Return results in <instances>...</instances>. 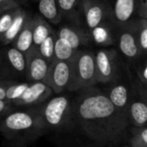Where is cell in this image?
Wrapping results in <instances>:
<instances>
[{
	"instance_id": "cell-22",
	"label": "cell",
	"mask_w": 147,
	"mask_h": 147,
	"mask_svg": "<svg viewBox=\"0 0 147 147\" xmlns=\"http://www.w3.org/2000/svg\"><path fill=\"white\" fill-rule=\"evenodd\" d=\"M55 37L53 34H51L45 41L37 48L38 51L42 55L43 58H45L49 63H51L55 59Z\"/></svg>"
},
{
	"instance_id": "cell-7",
	"label": "cell",
	"mask_w": 147,
	"mask_h": 147,
	"mask_svg": "<svg viewBox=\"0 0 147 147\" xmlns=\"http://www.w3.org/2000/svg\"><path fill=\"white\" fill-rule=\"evenodd\" d=\"M52 94V89L44 82H30L24 94L13 105L15 107H36L49 100Z\"/></svg>"
},
{
	"instance_id": "cell-11",
	"label": "cell",
	"mask_w": 147,
	"mask_h": 147,
	"mask_svg": "<svg viewBox=\"0 0 147 147\" xmlns=\"http://www.w3.org/2000/svg\"><path fill=\"white\" fill-rule=\"evenodd\" d=\"M129 121L136 127L140 128L147 124V106L144 100H131L128 109Z\"/></svg>"
},
{
	"instance_id": "cell-16",
	"label": "cell",
	"mask_w": 147,
	"mask_h": 147,
	"mask_svg": "<svg viewBox=\"0 0 147 147\" xmlns=\"http://www.w3.org/2000/svg\"><path fill=\"white\" fill-rule=\"evenodd\" d=\"M24 24H25V15L20 11H18L11 27L3 37L1 43L4 45H7L14 42L18 36V35L20 34V32L22 31V30L24 29V27L25 26Z\"/></svg>"
},
{
	"instance_id": "cell-4",
	"label": "cell",
	"mask_w": 147,
	"mask_h": 147,
	"mask_svg": "<svg viewBox=\"0 0 147 147\" xmlns=\"http://www.w3.org/2000/svg\"><path fill=\"white\" fill-rule=\"evenodd\" d=\"M73 79L70 91H82L98 83L95 55L78 50L72 60Z\"/></svg>"
},
{
	"instance_id": "cell-8",
	"label": "cell",
	"mask_w": 147,
	"mask_h": 147,
	"mask_svg": "<svg viewBox=\"0 0 147 147\" xmlns=\"http://www.w3.org/2000/svg\"><path fill=\"white\" fill-rule=\"evenodd\" d=\"M27 55V73L28 82H44L50 67V64L42 56L37 48L33 47Z\"/></svg>"
},
{
	"instance_id": "cell-13",
	"label": "cell",
	"mask_w": 147,
	"mask_h": 147,
	"mask_svg": "<svg viewBox=\"0 0 147 147\" xmlns=\"http://www.w3.org/2000/svg\"><path fill=\"white\" fill-rule=\"evenodd\" d=\"M135 11V0H114L113 12L119 23L127 22Z\"/></svg>"
},
{
	"instance_id": "cell-34",
	"label": "cell",
	"mask_w": 147,
	"mask_h": 147,
	"mask_svg": "<svg viewBox=\"0 0 147 147\" xmlns=\"http://www.w3.org/2000/svg\"><path fill=\"white\" fill-rule=\"evenodd\" d=\"M144 101H145V103H146V106H147V100H144Z\"/></svg>"
},
{
	"instance_id": "cell-6",
	"label": "cell",
	"mask_w": 147,
	"mask_h": 147,
	"mask_svg": "<svg viewBox=\"0 0 147 147\" xmlns=\"http://www.w3.org/2000/svg\"><path fill=\"white\" fill-rule=\"evenodd\" d=\"M98 83H111L117 80L118 57L115 50L101 49L95 55Z\"/></svg>"
},
{
	"instance_id": "cell-3",
	"label": "cell",
	"mask_w": 147,
	"mask_h": 147,
	"mask_svg": "<svg viewBox=\"0 0 147 147\" xmlns=\"http://www.w3.org/2000/svg\"><path fill=\"white\" fill-rule=\"evenodd\" d=\"M40 114L47 131L63 129L72 119L73 103L66 95H60L39 105Z\"/></svg>"
},
{
	"instance_id": "cell-19",
	"label": "cell",
	"mask_w": 147,
	"mask_h": 147,
	"mask_svg": "<svg viewBox=\"0 0 147 147\" xmlns=\"http://www.w3.org/2000/svg\"><path fill=\"white\" fill-rule=\"evenodd\" d=\"M52 31L50 27L43 21L38 20L33 23V44L35 48H38L47 39Z\"/></svg>"
},
{
	"instance_id": "cell-25",
	"label": "cell",
	"mask_w": 147,
	"mask_h": 147,
	"mask_svg": "<svg viewBox=\"0 0 147 147\" xmlns=\"http://www.w3.org/2000/svg\"><path fill=\"white\" fill-rule=\"evenodd\" d=\"M13 76L4 55H0V81H11V77Z\"/></svg>"
},
{
	"instance_id": "cell-2",
	"label": "cell",
	"mask_w": 147,
	"mask_h": 147,
	"mask_svg": "<svg viewBox=\"0 0 147 147\" xmlns=\"http://www.w3.org/2000/svg\"><path fill=\"white\" fill-rule=\"evenodd\" d=\"M46 131L39 106L15 109L0 119V134L15 146L29 144Z\"/></svg>"
},
{
	"instance_id": "cell-12",
	"label": "cell",
	"mask_w": 147,
	"mask_h": 147,
	"mask_svg": "<svg viewBox=\"0 0 147 147\" xmlns=\"http://www.w3.org/2000/svg\"><path fill=\"white\" fill-rule=\"evenodd\" d=\"M119 46L121 53L129 59H136L142 53L137 37L129 31H125L120 35Z\"/></svg>"
},
{
	"instance_id": "cell-35",
	"label": "cell",
	"mask_w": 147,
	"mask_h": 147,
	"mask_svg": "<svg viewBox=\"0 0 147 147\" xmlns=\"http://www.w3.org/2000/svg\"><path fill=\"white\" fill-rule=\"evenodd\" d=\"M2 1H3V0H0V3H1V2H2Z\"/></svg>"
},
{
	"instance_id": "cell-29",
	"label": "cell",
	"mask_w": 147,
	"mask_h": 147,
	"mask_svg": "<svg viewBox=\"0 0 147 147\" xmlns=\"http://www.w3.org/2000/svg\"><path fill=\"white\" fill-rule=\"evenodd\" d=\"M60 9L63 11H70L76 5V0H57Z\"/></svg>"
},
{
	"instance_id": "cell-31",
	"label": "cell",
	"mask_w": 147,
	"mask_h": 147,
	"mask_svg": "<svg viewBox=\"0 0 147 147\" xmlns=\"http://www.w3.org/2000/svg\"><path fill=\"white\" fill-rule=\"evenodd\" d=\"M10 81H0V100H6V93H7V88Z\"/></svg>"
},
{
	"instance_id": "cell-9",
	"label": "cell",
	"mask_w": 147,
	"mask_h": 147,
	"mask_svg": "<svg viewBox=\"0 0 147 147\" xmlns=\"http://www.w3.org/2000/svg\"><path fill=\"white\" fill-rule=\"evenodd\" d=\"M106 94L114 107L119 111L128 116V109L131 101L127 86L122 83L113 84L109 88Z\"/></svg>"
},
{
	"instance_id": "cell-5",
	"label": "cell",
	"mask_w": 147,
	"mask_h": 147,
	"mask_svg": "<svg viewBox=\"0 0 147 147\" xmlns=\"http://www.w3.org/2000/svg\"><path fill=\"white\" fill-rule=\"evenodd\" d=\"M73 79L72 61L54 60L49 70L48 76L44 82L55 94H61L65 91H70Z\"/></svg>"
},
{
	"instance_id": "cell-18",
	"label": "cell",
	"mask_w": 147,
	"mask_h": 147,
	"mask_svg": "<svg viewBox=\"0 0 147 147\" xmlns=\"http://www.w3.org/2000/svg\"><path fill=\"white\" fill-rule=\"evenodd\" d=\"M104 16L103 8L98 5L94 4L90 5L86 11V22L89 29L94 30L99 27Z\"/></svg>"
},
{
	"instance_id": "cell-30",
	"label": "cell",
	"mask_w": 147,
	"mask_h": 147,
	"mask_svg": "<svg viewBox=\"0 0 147 147\" xmlns=\"http://www.w3.org/2000/svg\"><path fill=\"white\" fill-rule=\"evenodd\" d=\"M137 72L141 82L147 88V59L144 63L138 67Z\"/></svg>"
},
{
	"instance_id": "cell-14",
	"label": "cell",
	"mask_w": 147,
	"mask_h": 147,
	"mask_svg": "<svg viewBox=\"0 0 147 147\" xmlns=\"http://www.w3.org/2000/svg\"><path fill=\"white\" fill-rule=\"evenodd\" d=\"M15 48L27 55L34 47L33 44V23H27L17 39L14 41Z\"/></svg>"
},
{
	"instance_id": "cell-32",
	"label": "cell",
	"mask_w": 147,
	"mask_h": 147,
	"mask_svg": "<svg viewBox=\"0 0 147 147\" xmlns=\"http://www.w3.org/2000/svg\"><path fill=\"white\" fill-rule=\"evenodd\" d=\"M139 14L143 18H147V0H143L139 9Z\"/></svg>"
},
{
	"instance_id": "cell-1",
	"label": "cell",
	"mask_w": 147,
	"mask_h": 147,
	"mask_svg": "<svg viewBox=\"0 0 147 147\" xmlns=\"http://www.w3.org/2000/svg\"><path fill=\"white\" fill-rule=\"evenodd\" d=\"M82 91L73 103L72 119L91 140L102 145L119 143L126 135L128 116L114 107L106 92L94 87Z\"/></svg>"
},
{
	"instance_id": "cell-26",
	"label": "cell",
	"mask_w": 147,
	"mask_h": 147,
	"mask_svg": "<svg viewBox=\"0 0 147 147\" xmlns=\"http://www.w3.org/2000/svg\"><path fill=\"white\" fill-rule=\"evenodd\" d=\"M137 40L142 53L147 54V30L143 26H141V30Z\"/></svg>"
},
{
	"instance_id": "cell-17",
	"label": "cell",
	"mask_w": 147,
	"mask_h": 147,
	"mask_svg": "<svg viewBox=\"0 0 147 147\" xmlns=\"http://www.w3.org/2000/svg\"><path fill=\"white\" fill-rule=\"evenodd\" d=\"M58 37L67 41L75 50H78L84 41L83 36L80 32L69 27H62L59 31Z\"/></svg>"
},
{
	"instance_id": "cell-28",
	"label": "cell",
	"mask_w": 147,
	"mask_h": 147,
	"mask_svg": "<svg viewBox=\"0 0 147 147\" xmlns=\"http://www.w3.org/2000/svg\"><path fill=\"white\" fill-rule=\"evenodd\" d=\"M17 107H14L13 104L7 100H0V119H2L4 116L8 114L9 113L15 110Z\"/></svg>"
},
{
	"instance_id": "cell-15",
	"label": "cell",
	"mask_w": 147,
	"mask_h": 147,
	"mask_svg": "<svg viewBox=\"0 0 147 147\" xmlns=\"http://www.w3.org/2000/svg\"><path fill=\"white\" fill-rule=\"evenodd\" d=\"M71 45L65 40L57 37L55 43V59L58 61H71L75 57L76 52Z\"/></svg>"
},
{
	"instance_id": "cell-36",
	"label": "cell",
	"mask_w": 147,
	"mask_h": 147,
	"mask_svg": "<svg viewBox=\"0 0 147 147\" xmlns=\"http://www.w3.org/2000/svg\"><path fill=\"white\" fill-rule=\"evenodd\" d=\"M126 147H131V146H126Z\"/></svg>"
},
{
	"instance_id": "cell-33",
	"label": "cell",
	"mask_w": 147,
	"mask_h": 147,
	"mask_svg": "<svg viewBox=\"0 0 147 147\" xmlns=\"http://www.w3.org/2000/svg\"><path fill=\"white\" fill-rule=\"evenodd\" d=\"M141 26H143L144 29L147 30V20H143L142 21V24H141Z\"/></svg>"
},
{
	"instance_id": "cell-27",
	"label": "cell",
	"mask_w": 147,
	"mask_h": 147,
	"mask_svg": "<svg viewBox=\"0 0 147 147\" xmlns=\"http://www.w3.org/2000/svg\"><path fill=\"white\" fill-rule=\"evenodd\" d=\"M93 36L97 43H105L108 38V34L107 30L100 27H97L93 30Z\"/></svg>"
},
{
	"instance_id": "cell-24",
	"label": "cell",
	"mask_w": 147,
	"mask_h": 147,
	"mask_svg": "<svg viewBox=\"0 0 147 147\" xmlns=\"http://www.w3.org/2000/svg\"><path fill=\"white\" fill-rule=\"evenodd\" d=\"M17 13H18V11L17 12H8V13H5L4 15L0 17V43H1L2 39L5 36V35L7 33V31L11 27Z\"/></svg>"
},
{
	"instance_id": "cell-23",
	"label": "cell",
	"mask_w": 147,
	"mask_h": 147,
	"mask_svg": "<svg viewBox=\"0 0 147 147\" xmlns=\"http://www.w3.org/2000/svg\"><path fill=\"white\" fill-rule=\"evenodd\" d=\"M129 142L131 147H147V127L135 128Z\"/></svg>"
},
{
	"instance_id": "cell-20",
	"label": "cell",
	"mask_w": 147,
	"mask_h": 147,
	"mask_svg": "<svg viewBox=\"0 0 147 147\" xmlns=\"http://www.w3.org/2000/svg\"><path fill=\"white\" fill-rule=\"evenodd\" d=\"M39 11L48 20L56 23L59 20L58 9L55 0H40Z\"/></svg>"
},
{
	"instance_id": "cell-21",
	"label": "cell",
	"mask_w": 147,
	"mask_h": 147,
	"mask_svg": "<svg viewBox=\"0 0 147 147\" xmlns=\"http://www.w3.org/2000/svg\"><path fill=\"white\" fill-rule=\"evenodd\" d=\"M30 82H19L17 81H10L7 88V93H6V100L13 104L15 101H17L25 92L26 88H28Z\"/></svg>"
},
{
	"instance_id": "cell-10",
	"label": "cell",
	"mask_w": 147,
	"mask_h": 147,
	"mask_svg": "<svg viewBox=\"0 0 147 147\" xmlns=\"http://www.w3.org/2000/svg\"><path fill=\"white\" fill-rule=\"evenodd\" d=\"M4 57L14 76H19L26 78L27 55L24 53L21 52L15 47L9 48Z\"/></svg>"
}]
</instances>
